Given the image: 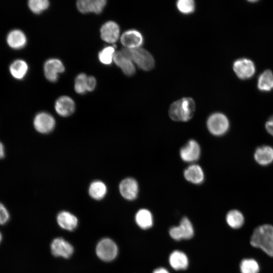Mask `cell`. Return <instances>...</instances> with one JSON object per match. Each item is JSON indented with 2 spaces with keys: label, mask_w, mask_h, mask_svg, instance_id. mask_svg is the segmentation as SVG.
I'll list each match as a JSON object with an SVG mask.
<instances>
[{
  "label": "cell",
  "mask_w": 273,
  "mask_h": 273,
  "mask_svg": "<svg viewBox=\"0 0 273 273\" xmlns=\"http://www.w3.org/2000/svg\"><path fill=\"white\" fill-rule=\"evenodd\" d=\"M250 244L273 257V225L264 224L257 227L251 237Z\"/></svg>",
  "instance_id": "1"
},
{
  "label": "cell",
  "mask_w": 273,
  "mask_h": 273,
  "mask_svg": "<svg viewBox=\"0 0 273 273\" xmlns=\"http://www.w3.org/2000/svg\"><path fill=\"white\" fill-rule=\"evenodd\" d=\"M195 103L191 98H183L173 103L168 113L171 119L176 121H187L193 116Z\"/></svg>",
  "instance_id": "2"
},
{
  "label": "cell",
  "mask_w": 273,
  "mask_h": 273,
  "mask_svg": "<svg viewBox=\"0 0 273 273\" xmlns=\"http://www.w3.org/2000/svg\"><path fill=\"white\" fill-rule=\"evenodd\" d=\"M121 51L141 69L149 71L153 69L155 61L152 55L146 50L140 48H124Z\"/></svg>",
  "instance_id": "3"
},
{
  "label": "cell",
  "mask_w": 273,
  "mask_h": 273,
  "mask_svg": "<svg viewBox=\"0 0 273 273\" xmlns=\"http://www.w3.org/2000/svg\"><path fill=\"white\" fill-rule=\"evenodd\" d=\"M118 249L116 243L111 239L104 238L97 243L96 253L98 257L102 261L110 262L116 258Z\"/></svg>",
  "instance_id": "4"
},
{
  "label": "cell",
  "mask_w": 273,
  "mask_h": 273,
  "mask_svg": "<svg viewBox=\"0 0 273 273\" xmlns=\"http://www.w3.org/2000/svg\"><path fill=\"white\" fill-rule=\"evenodd\" d=\"M209 131L214 135L220 136L225 133L230 126L228 117L223 113H215L211 115L207 121Z\"/></svg>",
  "instance_id": "5"
},
{
  "label": "cell",
  "mask_w": 273,
  "mask_h": 273,
  "mask_svg": "<svg viewBox=\"0 0 273 273\" xmlns=\"http://www.w3.org/2000/svg\"><path fill=\"white\" fill-rule=\"evenodd\" d=\"M233 70L240 79H248L255 74V66L253 62L245 58L236 60L233 63Z\"/></svg>",
  "instance_id": "6"
},
{
  "label": "cell",
  "mask_w": 273,
  "mask_h": 273,
  "mask_svg": "<svg viewBox=\"0 0 273 273\" xmlns=\"http://www.w3.org/2000/svg\"><path fill=\"white\" fill-rule=\"evenodd\" d=\"M33 123L37 132L48 133L53 130L56 122L52 115L47 112H41L35 115Z\"/></svg>",
  "instance_id": "7"
},
{
  "label": "cell",
  "mask_w": 273,
  "mask_h": 273,
  "mask_svg": "<svg viewBox=\"0 0 273 273\" xmlns=\"http://www.w3.org/2000/svg\"><path fill=\"white\" fill-rule=\"evenodd\" d=\"M50 248L54 256L64 258H70L74 252L73 246L61 237L56 238L52 241Z\"/></svg>",
  "instance_id": "8"
},
{
  "label": "cell",
  "mask_w": 273,
  "mask_h": 273,
  "mask_svg": "<svg viewBox=\"0 0 273 273\" xmlns=\"http://www.w3.org/2000/svg\"><path fill=\"white\" fill-rule=\"evenodd\" d=\"M6 41L11 49L19 50L25 47L27 43V38L22 30L14 28L7 34Z\"/></svg>",
  "instance_id": "9"
},
{
  "label": "cell",
  "mask_w": 273,
  "mask_h": 273,
  "mask_svg": "<svg viewBox=\"0 0 273 273\" xmlns=\"http://www.w3.org/2000/svg\"><path fill=\"white\" fill-rule=\"evenodd\" d=\"M65 67L59 59L52 58L48 60L43 66V72L46 79L51 82H56L59 74L64 72Z\"/></svg>",
  "instance_id": "10"
},
{
  "label": "cell",
  "mask_w": 273,
  "mask_h": 273,
  "mask_svg": "<svg viewBox=\"0 0 273 273\" xmlns=\"http://www.w3.org/2000/svg\"><path fill=\"white\" fill-rule=\"evenodd\" d=\"M100 34L104 41L108 43H114L119 37V26L114 21H107L101 27Z\"/></svg>",
  "instance_id": "11"
},
{
  "label": "cell",
  "mask_w": 273,
  "mask_h": 273,
  "mask_svg": "<svg viewBox=\"0 0 273 273\" xmlns=\"http://www.w3.org/2000/svg\"><path fill=\"white\" fill-rule=\"evenodd\" d=\"M143 37L141 32L135 29L124 32L120 37V41L127 49L140 48L143 43Z\"/></svg>",
  "instance_id": "12"
},
{
  "label": "cell",
  "mask_w": 273,
  "mask_h": 273,
  "mask_svg": "<svg viewBox=\"0 0 273 273\" xmlns=\"http://www.w3.org/2000/svg\"><path fill=\"white\" fill-rule=\"evenodd\" d=\"M105 0H79L77 2V9L82 13H101L106 5Z\"/></svg>",
  "instance_id": "13"
},
{
  "label": "cell",
  "mask_w": 273,
  "mask_h": 273,
  "mask_svg": "<svg viewBox=\"0 0 273 273\" xmlns=\"http://www.w3.org/2000/svg\"><path fill=\"white\" fill-rule=\"evenodd\" d=\"M119 191L124 198L128 200L134 199L139 191L137 181L130 177L124 179L119 185Z\"/></svg>",
  "instance_id": "14"
},
{
  "label": "cell",
  "mask_w": 273,
  "mask_h": 273,
  "mask_svg": "<svg viewBox=\"0 0 273 273\" xmlns=\"http://www.w3.org/2000/svg\"><path fill=\"white\" fill-rule=\"evenodd\" d=\"M200 148L198 143L193 140H190L180 150L181 158L186 162L197 160L200 156Z\"/></svg>",
  "instance_id": "15"
},
{
  "label": "cell",
  "mask_w": 273,
  "mask_h": 273,
  "mask_svg": "<svg viewBox=\"0 0 273 273\" xmlns=\"http://www.w3.org/2000/svg\"><path fill=\"white\" fill-rule=\"evenodd\" d=\"M28 70V64L26 61L22 59L13 60L9 66V71L11 76L17 80L23 79L27 75Z\"/></svg>",
  "instance_id": "16"
},
{
  "label": "cell",
  "mask_w": 273,
  "mask_h": 273,
  "mask_svg": "<svg viewBox=\"0 0 273 273\" xmlns=\"http://www.w3.org/2000/svg\"><path fill=\"white\" fill-rule=\"evenodd\" d=\"M75 103L68 96H62L59 98L55 104L56 112L61 116L67 117L71 115L75 110Z\"/></svg>",
  "instance_id": "17"
},
{
  "label": "cell",
  "mask_w": 273,
  "mask_h": 273,
  "mask_svg": "<svg viewBox=\"0 0 273 273\" xmlns=\"http://www.w3.org/2000/svg\"><path fill=\"white\" fill-rule=\"evenodd\" d=\"M56 219L60 228L69 231L74 230L78 224L77 217L67 211L60 212L57 216Z\"/></svg>",
  "instance_id": "18"
},
{
  "label": "cell",
  "mask_w": 273,
  "mask_h": 273,
  "mask_svg": "<svg viewBox=\"0 0 273 273\" xmlns=\"http://www.w3.org/2000/svg\"><path fill=\"white\" fill-rule=\"evenodd\" d=\"M113 61L125 75L131 76L134 74L135 69L133 62L121 51L115 53Z\"/></svg>",
  "instance_id": "19"
},
{
  "label": "cell",
  "mask_w": 273,
  "mask_h": 273,
  "mask_svg": "<svg viewBox=\"0 0 273 273\" xmlns=\"http://www.w3.org/2000/svg\"><path fill=\"white\" fill-rule=\"evenodd\" d=\"M254 158L260 165L270 164L273 162V148L267 145L258 147L254 152Z\"/></svg>",
  "instance_id": "20"
},
{
  "label": "cell",
  "mask_w": 273,
  "mask_h": 273,
  "mask_svg": "<svg viewBox=\"0 0 273 273\" xmlns=\"http://www.w3.org/2000/svg\"><path fill=\"white\" fill-rule=\"evenodd\" d=\"M169 263L175 270L186 269L189 263L187 255L180 251H174L171 253L169 258Z\"/></svg>",
  "instance_id": "21"
},
{
  "label": "cell",
  "mask_w": 273,
  "mask_h": 273,
  "mask_svg": "<svg viewBox=\"0 0 273 273\" xmlns=\"http://www.w3.org/2000/svg\"><path fill=\"white\" fill-rule=\"evenodd\" d=\"M184 176L188 181L195 184L201 183L204 178L203 171L198 165L188 167L184 171Z\"/></svg>",
  "instance_id": "22"
},
{
  "label": "cell",
  "mask_w": 273,
  "mask_h": 273,
  "mask_svg": "<svg viewBox=\"0 0 273 273\" xmlns=\"http://www.w3.org/2000/svg\"><path fill=\"white\" fill-rule=\"evenodd\" d=\"M257 87L262 92H269L273 89V72L270 70H265L259 75Z\"/></svg>",
  "instance_id": "23"
},
{
  "label": "cell",
  "mask_w": 273,
  "mask_h": 273,
  "mask_svg": "<svg viewBox=\"0 0 273 273\" xmlns=\"http://www.w3.org/2000/svg\"><path fill=\"white\" fill-rule=\"evenodd\" d=\"M107 188L106 185L102 181L95 180L92 182L88 188L89 196L94 199L100 200L106 195Z\"/></svg>",
  "instance_id": "24"
},
{
  "label": "cell",
  "mask_w": 273,
  "mask_h": 273,
  "mask_svg": "<svg viewBox=\"0 0 273 273\" xmlns=\"http://www.w3.org/2000/svg\"><path fill=\"white\" fill-rule=\"evenodd\" d=\"M135 219L139 226L143 229H147L152 226V215L147 209L139 210L135 214Z\"/></svg>",
  "instance_id": "25"
},
{
  "label": "cell",
  "mask_w": 273,
  "mask_h": 273,
  "mask_svg": "<svg viewBox=\"0 0 273 273\" xmlns=\"http://www.w3.org/2000/svg\"><path fill=\"white\" fill-rule=\"evenodd\" d=\"M244 220L243 214L238 210H231L228 212L226 216L227 223L233 229L241 228L243 225Z\"/></svg>",
  "instance_id": "26"
},
{
  "label": "cell",
  "mask_w": 273,
  "mask_h": 273,
  "mask_svg": "<svg viewBox=\"0 0 273 273\" xmlns=\"http://www.w3.org/2000/svg\"><path fill=\"white\" fill-rule=\"evenodd\" d=\"M177 228L181 239H189L193 236V227L188 218H183Z\"/></svg>",
  "instance_id": "27"
},
{
  "label": "cell",
  "mask_w": 273,
  "mask_h": 273,
  "mask_svg": "<svg viewBox=\"0 0 273 273\" xmlns=\"http://www.w3.org/2000/svg\"><path fill=\"white\" fill-rule=\"evenodd\" d=\"M241 273H258L259 265L255 259H244L242 260L240 265Z\"/></svg>",
  "instance_id": "28"
},
{
  "label": "cell",
  "mask_w": 273,
  "mask_h": 273,
  "mask_svg": "<svg viewBox=\"0 0 273 273\" xmlns=\"http://www.w3.org/2000/svg\"><path fill=\"white\" fill-rule=\"evenodd\" d=\"M116 52L112 46H108L103 48L99 53V61L104 65H110L113 61Z\"/></svg>",
  "instance_id": "29"
},
{
  "label": "cell",
  "mask_w": 273,
  "mask_h": 273,
  "mask_svg": "<svg viewBox=\"0 0 273 273\" xmlns=\"http://www.w3.org/2000/svg\"><path fill=\"white\" fill-rule=\"evenodd\" d=\"M49 5V2L47 0H29L27 3L29 10L35 14H39L46 10Z\"/></svg>",
  "instance_id": "30"
},
{
  "label": "cell",
  "mask_w": 273,
  "mask_h": 273,
  "mask_svg": "<svg viewBox=\"0 0 273 273\" xmlns=\"http://www.w3.org/2000/svg\"><path fill=\"white\" fill-rule=\"evenodd\" d=\"M88 76L83 73L78 74L75 78L74 89L79 94H83L87 91Z\"/></svg>",
  "instance_id": "31"
},
{
  "label": "cell",
  "mask_w": 273,
  "mask_h": 273,
  "mask_svg": "<svg viewBox=\"0 0 273 273\" xmlns=\"http://www.w3.org/2000/svg\"><path fill=\"white\" fill-rule=\"evenodd\" d=\"M176 7L181 13L189 14L194 11L195 4L193 0H179L176 2Z\"/></svg>",
  "instance_id": "32"
},
{
  "label": "cell",
  "mask_w": 273,
  "mask_h": 273,
  "mask_svg": "<svg viewBox=\"0 0 273 273\" xmlns=\"http://www.w3.org/2000/svg\"><path fill=\"white\" fill-rule=\"evenodd\" d=\"M10 219V214L7 207L0 202V224H6Z\"/></svg>",
  "instance_id": "33"
},
{
  "label": "cell",
  "mask_w": 273,
  "mask_h": 273,
  "mask_svg": "<svg viewBox=\"0 0 273 273\" xmlns=\"http://www.w3.org/2000/svg\"><path fill=\"white\" fill-rule=\"evenodd\" d=\"M265 127L267 132L273 136V115L270 117L266 121Z\"/></svg>",
  "instance_id": "34"
},
{
  "label": "cell",
  "mask_w": 273,
  "mask_h": 273,
  "mask_svg": "<svg viewBox=\"0 0 273 273\" xmlns=\"http://www.w3.org/2000/svg\"><path fill=\"white\" fill-rule=\"evenodd\" d=\"M96 85V78L92 76H88L87 79V91L92 92L93 91Z\"/></svg>",
  "instance_id": "35"
},
{
  "label": "cell",
  "mask_w": 273,
  "mask_h": 273,
  "mask_svg": "<svg viewBox=\"0 0 273 273\" xmlns=\"http://www.w3.org/2000/svg\"><path fill=\"white\" fill-rule=\"evenodd\" d=\"M5 156V149L3 144L0 141V159L4 158Z\"/></svg>",
  "instance_id": "36"
},
{
  "label": "cell",
  "mask_w": 273,
  "mask_h": 273,
  "mask_svg": "<svg viewBox=\"0 0 273 273\" xmlns=\"http://www.w3.org/2000/svg\"><path fill=\"white\" fill-rule=\"evenodd\" d=\"M153 273H169V272L165 268L160 267L155 269Z\"/></svg>",
  "instance_id": "37"
},
{
  "label": "cell",
  "mask_w": 273,
  "mask_h": 273,
  "mask_svg": "<svg viewBox=\"0 0 273 273\" xmlns=\"http://www.w3.org/2000/svg\"><path fill=\"white\" fill-rule=\"evenodd\" d=\"M2 240H3V235L2 234V233L0 231V244L2 241Z\"/></svg>",
  "instance_id": "38"
}]
</instances>
